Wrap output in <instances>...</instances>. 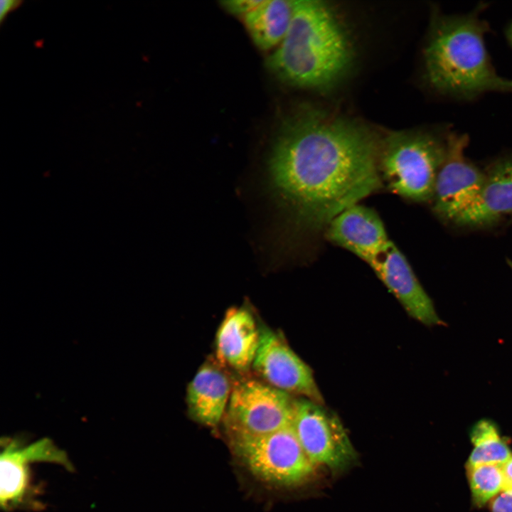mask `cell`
Wrapping results in <instances>:
<instances>
[{"instance_id": "6da1fadb", "label": "cell", "mask_w": 512, "mask_h": 512, "mask_svg": "<svg viewBox=\"0 0 512 512\" xmlns=\"http://www.w3.org/2000/svg\"><path fill=\"white\" fill-rule=\"evenodd\" d=\"M378 144L357 123L304 110L286 119L267 165L268 186L292 229L328 226L380 186Z\"/></svg>"}, {"instance_id": "7a4b0ae2", "label": "cell", "mask_w": 512, "mask_h": 512, "mask_svg": "<svg viewBox=\"0 0 512 512\" xmlns=\"http://www.w3.org/2000/svg\"><path fill=\"white\" fill-rule=\"evenodd\" d=\"M352 61L348 36L330 6L296 0L289 31L266 64L284 83L324 90L341 80Z\"/></svg>"}, {"instance_id": "3957f363", "label": "cell", "mask_w": 512, "mask_h": 512, "mask_svg": "<svg viewBox=\"0 0 512 512\" xmlns=\"http://www.w3.org/2000/svg\"><path fill=\"white\" fill-rule=\"evenodd\" d=\"M479 11L433 18L423 51L425 76L440 95L469 100L491 92L512 94V79L501 76L491 62L488 26Z\"/></svg>"}, {"instance_id": "277c9868", "label": "cell", "mask_w": 512, "mask_h": 512, "mask_svg": "<svg viewBox=\"0 0 512 512\" xmlns=\"http://www.w3.org/2000/svg\"><path fill=\"white\" fill-rule=\"evenodd\" d=\"M448 133L444 137L422 132L388 135L378 157L379 171L388 187L414 201L432 200L447 153Z\"/></svg>"}, {"instance_id": "5b68a950", "label": "cell", "mask_w": 512, "mask_h": 512, "mask_svg": "<svg viewBox=\"0 0 512 512\" xmlns=\"http://www.w3.org/2000/svg\"><path fill=\"white\" fill-rule=\"evenodd\" d=\"M235 455L256 478L266 484L292 486L306 480L314 465L292 426L252 435L228 433Z\"/></svg>"}, {"instance_id": "8992f818", "label": "cell", "mask_w": 512, "mask_h": 512, "mask_svg": "<svg viewBox=\"0 0 512 512\" xmlns=\"http://www.w3.org/2000/svg\"><path fill=\"white\" fill-rule=\"evenodd\" d=\"M366 262L407 313L428 326H445L403 254L385 230L375 233L353 252Z\"/></svg>"}, {"instance_id": "52a82bcc", "label": "cell", "mask_w": 512, "mask_h": 512, "mask_svg": "<svg viewBox=\"0 0 512 512\" xmlns=\"http://www.w3.org/2000/svg\"><path fill=\"white\" fill-rule=\"evenodd\" d=\"M295 401L265 382L239 381L232 388L224 415L227 432L260 435L292 426Z\"/></svg>"}, {"instance_id": "ba28073f", "label": "cell", "mask_w": 512, "mask_h": 512, "mask_svg": "<svg viewBox=\"0 0 512 512\" xmlns=\"http://www.w3.org/2000/svg\"><path fill=\"white\" fill-rule=\"evenodd\" d=\"M294 432L314 465L343 470L356 459V450L340 420L305 398L296 399Z\"/></svg>"}, {"instance_id": "9c48e42d", "label": "cell", "mask_w": 512, "mask_h": 512, "mask_svg": "<svg viewBox=\"0 0 512 512\" xmlns=\"http://www.w3.org/2000/svg\"><path fill=\"white\" fill-rule=\"evenodd\" d=\"M466 134L449 132L447 153L438 172L432 198L433 210L444 221L454 223L478 199L485 171L464 155Z\"/></svg>"}, {"instance_id": "30bf717a", "label": "cell", "mask_w": 512, "mask_h": 512, "mask_svg": "<svg viewBox=\"0 0 512 512\" xmlns=\"http://www.w3.org/2000/svg\"><path fill=\"white\" fill-rule=\"evenodd\" d=\"M260 342L252 367L266 383L286 392L324 403L311 368L279 333L260 326Z\"/></svg>"}, {"instance_id": "8fae6325", "label": "cell", "mask_w": 512, "mask_h": 512, "mask_svg": "<svg viewBox=\"0 0 512 512\" xmlns=\"http://www.w3.org/2000/svg\"><path fill=\"white\" fill-rule=\"evenodd\" d=\"M48 462L73 471L66 452L50 439L43 438L28 444L6 439L0 457V503L4 510L22 506L28 496L30 465Z\"/></svg>"}, {"instance_id": "7c38bea8", "label": "cell", "mask_w": 512, "mask_h": 512, "mask_svg": "<svg viewBox=\"0 0 512 512\" xmlns=\"http://www.w3.org/2000/svg\"><path fill=\"white\" fill-rule=\"evenodd\" d=\"M484 171L478 199L454 222L459 227L484 229L512 220V153L497 159Z\"/></svg>"}, {"instance_id": "4fadbf2b", "label": "cell", "mask_w": 512, "mask_h": 512, "mask_svg": "<svg viewBox=\"0 0 512 512\" xmlns=\"http://www.w3.org/2000/svg\"><path fill=\"white\" fill-rule=\"evenodd\" d=\"M260 342V328L249 309H228L216 333L217 358L223 364L240 371L249 370Z\"/></svg>"}, {"instance_id": "5bb4252c", "label": "cell", "mask_w": 512, "mask_h": 512, "mask_svg": "<svg viewBox=\"0 0 512 512\" xmlns=\"http://www.w3.org/2000/svg\"><path fill=\"white\" fill-rule=\"evenodd\" d=\"M231 390L230 380L220 368L203 364L187 388L189 416L201 425H217L225 415Z\"/></svg>"}, {"instance_id": "9a60e30c", "label": "cell", "mask_w": 512, "mask_h": 512, "mask_svg": "<svg viewBox=\"0 0 512 512\" xmlns=\"http://www.w3.org/2000/svg\"><path fill=\"white\" fill-rule=\"evenodd\" d=\"M295 1L262 0L243 17L255 44L262 50L279 45L287 35L293 18Z\"/></svg>"}, {"instance_id": "2e32d148", "label": "cell", "mask_w": 512, "mask_h": 512, "mask_svg": "<svg viewBox=\"0 0 512 512\" xmlns=\"http://www.w3.org/2000/svg\"><path fill=\"white\" fill-rule=\"evenodd\" d=\"M470 438L474 449L467 467L481 464L502 465L512 457L497 426L491 420L484 418L476 422L471 429Z\"/></svg>"}, {"instance_id": "e0dca14e", "label": "cell", "mask_w": 512, "mask_h": 512, "mask_svg": "<svg viewBox=\"0 0 512 512\" xmlns=\"http://www.w3.org/2000/svg\"><path fill=\"white\" fill-rule=\"evenodd\" d=\"M474 503L481 506L503 490L501 465L481 464L467 467Z\"/></svg>"}, {"instance_id": "ac0fdd59", "label": "cell", "mask_w": 512, "mask_h": 512, "mask_svg": "<svg viewBox=\"0 0 512 512\" xmlns=\"http://www.w3.org/2000/svg\"><path fill=\"white\" fill-rule=\"evenodd\" d=\"M262 1V0H232L223 1L220 4L226 11L232 14L244 17L259 6Z\"/></svg>"}, {"instance_id": "d6986e66", "label": "cell", "mask_w": 512, "mask_h": 512, "mask_svg": "<svg viewBox=\"0 0 512 512\" xmlns=\"http://www.w3.org/2000/svg\"><path fill=\"white\" fill-rule=\"evenodd\" d=\"M491 512H512V491H502L493 500Z\"/></svg>"}, {"instance_id": "ffe728a7", "label": "cell", "mask_w": 512, "mask_h": 512, "mask_svg": "<svg viewBox=\"0 0 512 512\" xmlns=\"http://www.w3.org/2000/svg\"><path fill=\"white\" fill-rule=\"evenodd\" d=\"M23 3L21 0H1L0 1V24H2L8 14L18 9Z\"/></svg>"}, {"instance_id": "44dd1931", "label": "cell", "mask_w": 512, "mask_h": 512, "mask_svg": "<svg viewBox=\"0 0 512 512\" xmlns=\"http://www.w3.org/2000/svg\"><path fill=\"white\" fill-rule=\"evenodd\" d=\"M503 484L502 491H512V457L501 465Z\"/></svg>"}, {"instance_id": "7402d4cb", "label": "cell", "mask_w": 512, "mask_h": 512, "mask_svg": "<svg viewBox=\"0 0 512 512\" xmlns=\"http://www.w3.org/2000/svg\"><path fill=\"white\" fill-rule=\"evenodd\" d=\"M506 37L510 44L512 46V23L508 26L506 31Z\"/></svg>"}, {"instance_id": "603a6c76", "label": "cell", "mask_w": 512, "mask_h": 512, "mask_svg": "<svg viewBox=\"0 0 512 512\" xmlns=\"http://www.w3.org/2000/svg\"><path fill=\"white\" fill-rule=\"evenodd\" d=\"M506 262H507L508 267L512 270V260L510 259H507Z\"/></svg>"}]
</instances>
